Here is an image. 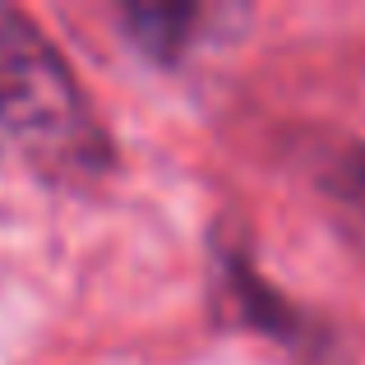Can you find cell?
<instances>
[{"label": "cell", "mask_w": 365, "mask_h": 365, "mask_svg": "<svg viewBox=\"0 0 365 365\" xmlns=\"http://www.w3.org/2000/svg\"><path fill=\"white\" fill-rule=\"evenodd\" d=\"M0 125L51 185L83 190L107 180L111 134L79 74L33 14L0 0Z\"/></svg>", "instance_id": "6da1fadb"}, {"label": "cell", "mask_w": 365, "mask_h": 365, "mask_svg": "<svg viewBox=\"0 0 365 365\" xmlns=\"http://www.w3.org/2000/svg\"><path fill=\"white\" fill-rule=\"evenodd\" d=\"M130 37L158 61H185L195 46L222 37L227 19H241V9H208V5H125L120 9Z\"/></svg>", "instance_id": "7a4b0ae2"}, {"label": "cell", "mask_w": 365, "mask_h": 365, "mask_svg": "<svg viewBox=\"0 0 365 365\" xmlns=\"http://www.w3.org/2000/svg\"><path fill=\"white\" fill-rule=\"evenodd\" d=\"M319 180H324L329 195H338L342 204L365 213V143H342V148L324 153Z\"/></svg>", "instance_id": "3957f363"}]
</instances>
